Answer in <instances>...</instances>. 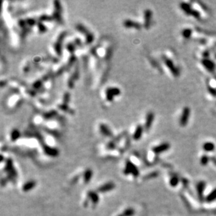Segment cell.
I'll list each match as a JSON object with an SVG mask.
<instances>
[{
	"mask_svg": "<svg viewBox=\"0 0 216 216\" xmlns=\"http://www.w3.org/2000/svg\"><path fill=\"white\" fill-rule=\"evenodd\" d=\"M214 57H215V59H216V53H215V56H214Z\"/></svg>",
	"mask_w": 216,
	"mask_h": 216,
	"instance_id": "cell-24",
	"label": "cell"
},
{
	"mask_svg": "<svg viewBox=\"0 0 216 216\" xmlns=\"http://www.w3.org/2000/svg\"><path fill=\"white\" fill-rule=\"evenodd\" d=\"M215 144L213 143L208 141V142L204 143L203 145V149L206 152H212L215 150Z\"/></svg>",
	"mask_w": 216,
	"mask_h": 216,
	"instance_id": "cell-15",
	"label": "cell"
},
{
	"mask_svg": "<svg viewBox=\"0 0 216 216\" xmlns=\"http://www.w3.org/2000/svg\"><path fill=\"white\" fill-rule=\"evenodd\" d=\"M154 119H155V115L152 111H150L146 114V116L145 118V123H144V128L145 130L150 129L151 127L152 123H153Z\"/></svg>",
	"mask_w": 216,
	"mask_h": 216,
	"instance_id": "cell-6",
	"label": "cell"
},
{
	"mask_svg": "<svg viewBox=\"0 0 216 216\" xmlns=\"http://www.w3.org/2000/svg\"><path fill=\"white\" fill-rule=\"evenodd\" d=\"M113 185V184H112ZM111 185V184H109V185H107L105 187H101V189H102V191H106V190H108V189H111V187H113V185Z\"/></svg>",
	"mask_w": 216,
	"mask_h": 216,
	"instance_id": "cell-21",
	"label": "cell"
},
{
	"mask_svg": "<svg viewBox=\"0 0 216 216\" xmlns=\"http://www.w3.org/2000/svg\"><path fill=\"white\" fill-rule=\"evenodd\" d=\"M20 101V97L18 95H13L9 98V101H7V105L9 107H13V105L18 106Z\"/></svg>",
	"mask_w": 216,
	"mask_h": 216,
	"instance_id": "cell-12",
	"label": "cell"
},
{
	"mask_svg": "<svg viewBox=\"0 0 216 216\" xmlns=\"http://www.w3.org/2000/svg\"><path fill=\"white\" fill-rule=\"evenodd\" d=\"M202 64L208 71H212L215 69L214 63L211 62V60H208V59H204V60H202Z\"/></svg>",
	"mask_w": 216,
	"mask_h": 216,
	"instance_id": "cell-14",
	"label": "cell"
},
{
	"mask_svg": "<svg viewBox=\"0 0 216 216\" xmlns=\"http://www.w3.org/2000/svg\"><path fill=\"white\" fill-rule=\"evenodd\" d=\"M20 132L18 129H13L11 131V139L13 141H15L18 138H19L20 136Z\"/></svg>",
	"mask_w": 216,
	"mask_h": 216,
	"instance_id": "cell-18",
	"label": "cell"
},
{
	"mask_svg": "<svg viewBox=\"0 0 216 216\" xmlns=\"http://www.w3.org/2000/svg\"><path fill=\"white\" fill-rule=\"evenodd\" d=\"M179 182V179L178 178L176 177V176H173L172 178L170 180V185L172 187H176L178 185Z\"/></svg>",
	"mask_w": 216,
	"mask_h": 216,
	"instance_id": "cell-20",
	"label": "cell"
},
{
	"mask_svg": "<svg viewBox=\"0 0 216 216\" xmlns=\"http://www.w3.org/2000/svg\"><path fill=\"white\" fill-rule=\"evenodd\" d=\"M216 199V188L206 197V200L207 202H212Z\"/></svg>",
	"mask_w": 216,
	"mask_h": 216,
	"instance_id": "cell-17",
	"label": "cell"
},
{
	"mask_svg": "<svg viewBox=\"0 0 216 216\" xmlns=\"http://www.w3.org/2000/svg\"><path fill=\"white\" fill-rule=\"evenodd\" d=\"M123 25L127 28H132V29L136 30L141 29V25H139L137 22L131 20V19H126L123 22Z\"/></svg>",
	"mask_w": 216,
	"mask_h": 216,
	"instance_id": "cell-11",
	"label": "cell"
},
{
	"mask_svg": "<svg viewBox=\"0 0 216 216\" xmlns=\"http://www.w3.org/2000/svg\"><path fill=\"white\" fill-rule=\"evenodd\" d=\"M205 182L204 181H200L198 182L197 185V189L198 196L199 198L200 201H203V195H204V190L205 188Z\"/></svg>",
	"mask_w": 216,
	"mask_h": 216,
	"instance_id": "cell-13",
	"label": "cell"
},
{
	"mask_svg": "<svg viewBox=\"0 0 216 216\" xmlns=\"http://www.w3.org/2000/svg\"><path fill=\"white\" fill-rule=\"evenodd\" d=\"M211 160L212 161V162L216 166V158L215 157H213V158H211Z\"/></svg>",
	"mask_w": 216,
	"mask_h": 216,
	"instance_id": "cell-23",
	"label": "cell"
},
{
	"mask_svg": "<svg viewBox=\"0 0 216 216\" xmlns=\"http://www.w3.org/2000/svg\"><path fill=\"white\" fill-rule=\"evenodd\" d=\"M211 160V158H209V156L206 155H204L200 159V164H201L202 166H206L209 164V161Z\"/></svg>",
	"mask_w": 216,
	"mask_h": 216,
	"instance_id": "cell-19",
	"label": "cell"
},
{
	"mask_svg": "<svg viewBox=\"0 0 216 216\" xmlns=\"http://www.w3.org/2000/svg\"><path fill=\"white\" fill-rule=\"evenodd\" d=\"M170 148V144L168 143H163V144H160V145L155 146L152 148V151L155 153L159 154L162 153V152H165L166 150H169Z\"/></svg>",
	"mask_w": 216,
	"mask_h": 216,
	"instance_id": "cell-10",
	"label": "cell"
},
{
	"mask_svg": "<svg viewBox=\"0 0 216 216\" xmlns=\"http://www.w3.org/2000/svg\"><path fill=\"white\" fill-rule=\"evenodd\" d=\"M164 62L166 67L169 69V71H171V73L173 75L175 76H178L179 75L178 70V69L176 68L175 64H174V62H173L171 59L169 58H164Z\"/></svg>",
	"mask_w": 216,
	"mask_h": 216,
	"instance_id": "cell-5",
	"label": "cell"
},
{
	"mask_svg": "<svg viewBox=\"0 0 216 216\" xmlns=\"http://www.w3.org/2000/svg\"><path fill=\"white\" fill-rule=\"evenodd\" d=\"M152 13L150 10L149 9H146V10L144 11V27L146 28H149L150 26V24L151 23L152 20Z\"/></svg>",
	"mask_w": 216,
	"mask_h": 216,
	"instance_id": "cell-9",
	"label": "cell"
},
{
	"mask_svg": "<svg viewBox=\"0 0 216 216\" xmlns=\"http://www.w3.org/2000/svg\"><path fill=\"white\" fill-rule=\"evenodd\" d=\"M182 184H183L184 186L186 187L187 185V179L186 178H182Z\"/></svg>",
	"mask_w": 216,
	"mask_h": 216,
	"instance_id": "cell-22",
	"label": "cell"
},
{
	"mask_svg": "<svg viewBox=\"0 0 216 216\" xmlns=\"http://www.w3.org/2000/svg\"><path fill=\"white\" fill-rule=\"evenodd\" d=\"M76 30L78 32H80L82 35L85 36V41L86 44H91L94 41V34L83 24L78 23L76 25Z\"/></svg>",
	"mask_w": 216,
	"mask_h": 216,
	"instance_id": "cell-1",
	"label": "cell"
},
{
	"mask_svg": "<svg viewBox=\"0 0 216 216\" xmlns=\"http://www.w3.org/2000/svg\"><path fill=\"white\" fill-rule=\"evenodd\" d=\"M98 129H99V131L101 134L105 136H111L113 135L112 132H111L110 128L106 124L101 123L99 124L98 125Z\"/></svg>",
	"mask_w": 216,
	"mask_h": 216,
	"instance_id": "cell-8",
	"label": "cell"
},
{
	"mask_svg": "<svg viewBox=\"0 0 216 216\" xmlns=\"http://www.w3.org/2000/svg\"><path fill=\"white\" fill-rule=\"evenodd\" d=\"M65 36V32H62L60 33V35L58 36L55 42L53 43V48L55 51V53H56L57 57H60L62 54V44L63 41H64Z\"/></svg>",
	"mask_w": 216,
	"mask_h": 216,
	"instance_id": "cell-3",
	"label": "cell"
},
{
	"mask_svg": "<svg viewBox=\"0 0 216 216\" xmlns=\"http://www.w3.org/2000/svg\"><path fill=\"white\" fill-rule=\"evenodd\" d=\"M121 91L117 87H108L104 90V99L106 102H112L115 97L120 95Z\"/></svg>",
	"mask_w": 216,
	"mask_h": 216,
	"instance_id": "cell-2",
	"label": "cell"
},
{
	"mask_svg": "<svg viewBox=\"0 0 216 216\" xmlns=\"http://www.w3.org/2000/svg\"><path fill=\"white\" fill-rule=\"evenodd\" d=\"M190 115V108L187 107V106L184 107L182 111V113H181L180 120H179V124H180V125L181 127L186 126L187 122H188Z\"/></svg>",
	"mask_w": 216,
	"mask_h": 216,
	"instance_id": "cell-4",
	"label": "cell"
},
{
	"mask_svg": "<svg viewBox=\"0 0 216 216\" xmlns=\"http://www.w3.org/2000/svg\"><path fill=\"white\" fill-rule=\"evenodd\" d=\"M192 34H193V30L190 29V28H185L181 32V35L185 39H190L191 37Z\"/></svg>",
	"mask_w": 216,
	"mask_h": 216,
	"instance_id": "cell-16",
	"label": "cell"
},
{
	"mask_svg": "<svg viewBox=\"0 0 216 216\" xmlns=\"http://www.w3.org/2000/svg\"><path fill=\"white\" fill-rule=\"evenodd\" d=\"M144 130L145 129H144V126H143V125H136V126L134 127V131H133V134H132L133 139H134L135 141H137V140H139V139H141Z\"/></svg>",
	"mask_w": 216,
	"mask_h": 216,
	"instance_id": "cell-7",
	"label": "cell"
}]
</instances>
